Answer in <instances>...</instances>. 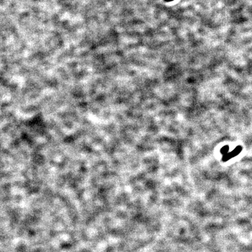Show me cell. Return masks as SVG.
Wrapping results in <instances>:
<instances>
[{
	"label": "cell",
	"instance_id": "6da1fadb",
	"mask_svg": "<svg viewBox=\"0 0 252 252\" xmlns=\"http://www.w3.org/2000/svg\"><path fill=\"white\" fill-rule=\"evenodd\" d=\"M166 1H168V2H170V1H173V0H165Z\"/></svg>",
	"mask_w": 252,
	"mask_h": 252
}]
</instances>
